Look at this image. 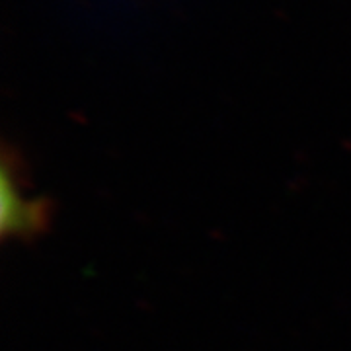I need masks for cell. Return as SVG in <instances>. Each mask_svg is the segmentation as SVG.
Masks as SVG:
<instances>
[{
	"label": "cell",
	"mask_w": 351,
	"mask_h": 351,
	"mask_svg": "<svg viewBox=\"0 0 351 351\" xmlns=\"http://www.w3.org/2000/svg\"><path fill=\"white\" fill-rule=\"evenodd\" d=\"M2 234L4 239L29 240L49 226V203L43 197H29L24 188L22 162L6 147L2 152Z\"/></svg>",
	"instance_id": "6da1fadb"
}]
</instances>
